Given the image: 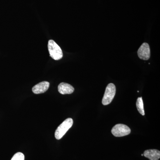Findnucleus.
<instances>
[{
  "label": "nucleus",
  "mask_w": 160,
  "mask_h": 160,
  "mask_svg": "<svg viewBox=\"0 0 160 160\" xmlns=\"http://www.w3.org/2000/svg\"><path fill=\"white\" fill-rule=\"evenodd\" d=\"M73 123V120L71 118H68L65 120L56 130L55 132L56 138L57 140L61 139L72 126Z\"/></svg>",
  "instance_id": "1"
},
{
  "label": "nucleus",
  "mask_w": 160,
  "mask_h": 160,
  "mask_svg": "<svg viewBox=\"0 0 160 160\" xmlns=\"http://www.w3.org/2000/svg\"><path fill=\"white\" fill-rule=\"evenodd\" d=\"M48 50L50 56L55 60L61 59L63 57V52L59 46L53 40H49Z\"/></svg>",
  "instance_id": "2"
},
{
  "label": "nucleus",
  "mask_w": 160,
  "mask_h": 160,
  "mask_svg": "<svg viewBox=\"0 0 160 160\" xmlns=\"http://www.w3.org/2000/svg\"><path fill=\"white\" fill-rule=\"evenodd\" d=\"M116 86L112 83L108 84L103 96L102 103L104 106L109 105L112 102L116 94Z\"/></svg>",
  "instance_id": "3"
},
{
  "label": "nucleus",
  "mask_w": 160,
  "mask_h": 160,
  "mask_svg": "<svg viewBox=\"0 0 160 160\" xmlns=\"http://www.w3.org/2000/svg\"><path fill=\"white\" fill-rule=\"evenodd\" d=\"M111 132L115 137H121L130 134L131 129L128 126L124 124H117L112 128Z\"/></svg>",
  "instance_id": "4"
},
{
  "label": "nucleus",
  "mask_w": 160,
  "mask_h": 160,
  "mask_svg": "<svg viewBox=\"0 0 160 160\" xmlns=\"http://www.w3.org/2000/svg\"><path fill=\"white\" fill-rule=\"evenodd\" d=\"M138 54L141 59L149 60L150 57V49L149 44L147 43H143L138 50Z\"/></svg>",
  "instance_id": "5"
},
{
  "label": "nucleus",
  "mask_w": 160,
  "mask_h": 160,
  "mask_svg": "<svg viewBox=\"0 0 160 160\" xmlns=\"http://www.w3.org/2000/svg\"><path fill=\"white\" fill-rule=\"evenodd\" d=\"M49 86V82L44 81L37 84L32 88V91L35 94H40L46 92Z\"/></svg>",
  "instance_id": "6"
},
{
  "label": "nucleus",
  "mask_w": 160,
  "mask_h": 160,
  "mask_svg": "<svg viewBox=\"0 0 160 160\" xmlns=\"http://www.w3.org/2000/svg\"><path fill=\"white\" fill-rule=\"evenodd\" d=\"M58 90L62 94H71L74 92V89L70 84L62 82L58 86Z\"/></svg>",
  "instance_id": "7"
},
{
  "label": "nucleus",
  "mask_w": 160,
  "mask_h": 160,
  "mask_svg": "<svg viewBox=\"0 0 160 160\" xmlns=\"http://www.w3.org/2000/svg\"><path fill=\"white\" fill-rule=\"evenodd\" d=\"M143 156L150 160H158L160 158V151L157 149H148L144 152Z\"/></svg>",
  "instance_id": "8"
},
{
  "label": "nucleus",
  "mask_w": 160,
  "mask_h": 160,
  "mask_svg": "<svg viewBox=\"0 0 160 160\" xmlns=\"http://www.w3.org/2000/svg\"><path fill=\"white\" fill-rule=\"evenodd\" d=\"M137 108L138 111L140 114L142 116L145 115V111H144V105H143V100L142 97L138 98L136 102Z\"/></svg>",
  "instance_id": "9"
},
{
  "label": "nucleus",
  "mask_w": 160,
  "mask_h": 160,
  "mask_svg": "<svg viewBox=\"0 0 160 160\" xmlns=\"http://www.w3.org/2000/svg\"><path fill=\"white\" fill-rule=\"evenodd\" d=\"M11 160H25V156L21 152H18L14 155Z\"/></svg>",
  "instance_id": "10"
},
{
  "label": "nucleus",
  "mask_w": 160,
  "mask_h": 160,
  "mask_svg": "<svg viewBox=\"0 0 160 160\" xmlns=\"http://www.w3.org/2000/svg\"><path fill=\"white\" fill-rule=\"evenodd\" d=\"M142 156H143V154H142Z\"/></svg>",
  "instance_id": "11"
}]
</instances>
